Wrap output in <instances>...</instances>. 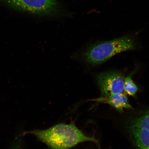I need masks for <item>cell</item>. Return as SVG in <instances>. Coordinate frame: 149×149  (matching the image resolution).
Here are the masks:
<instances>
[{
    "label": "cell",
    "instance_id": "cell-1",
    "mask_svg": "<svg viewBox=\"0 0 149 149\" xmlns=\"http://www.w3.org/2000/svg\"><path fill=\"white\" fill-rule=\"evenodd\" d=\"M31 134L46 144L50 149H70L80 143L92 141L99 146L98 141L87 136L74 123H60L45 130H36L24 132Z\"/></svg>",
    "mask_w": 149,
    "mask_h": 149
},
{
    "label": "cell",
    "instance_id": "cell-2",
    "mask_svg": "<svg viewBox=\"0 0 149 149\" xmlns=\"http://www.w3.org/2000/svg\"><path fill=\"white\" fill-rule=\"evenodd\" d=\"M135 48L134 39L126 36L93 45L81 55L78 56L87 64L97 65L105 62L117 54L134 49Z\"/></svg>",
    "mask_w": 149,
    "mask_h": 149
},
{
    "label": "cell",
    "instance_id": "cell-3",
    "mask_svg": "<svg viewBox=\"0 0 149 149\" xmlns=\"http://www.w3.org/2000/svg\"><path fill=\"white\" fill-rule=\"evenodd\" d=\"M124 78L118 72H105L97 75V81L102 95L107 96L123 93Z\"/></svg>",
    "mask_w": 149,
    "mask_h": 149
},
{
    "label": "cell",
    "instance_id": "cell-4",
    "mask_svg": "<svg viewBox=\"0 0 149 149\" xmlns=\"http://www.w3.org/2000/svg\"><path fill=\"white\" fill-rule=\"evenodd\" d=\"M15 8L36 14L45 15L55 10V0H5Z\"/></svg>",
    "mask_w": 149,
    "mask_h": 149
},
{
    "label": "cell",
    "instance_id": "cell-5",
    "mask_svg": "<svg viewBox=\"0 0 149 149\" xmlns=\"http://www.w3.org/2000/svg\"><path fill=\"white\" fill-rule=\"evenodd\" d=\"M131 130L139 149H149V113L136 119Z\"/></svg>",
    "mask_w": 149,
    "mask_h": 149
},
{
    "label": "cell",
    "instance_id": "cell-6",
    "mask_svg": "<svg viewBox=\"0 0 149 149\" xmlns=\"http://www.w3.org/2000/svg\"><path fill=\"white\" fill-rule=\"evenodd\" d=\"M89 100L109 104L120 112L123 111L124 109H133L128 102L127 97L123 93L103 96Z\"/></svg>",
    "mask_w": 149,
    "mask_h": 149
},
{
    "label": "cell",
    "instance_id": "cell-7",
    "mask_svg": "<svg viewBox=\"0 0 149 149\" xmlns=\"http://www.w3.org/2000/svg\"><path fill=\"white\" fill-rule=\"evenodd\" d=\"M132 74H130L124 78V90L129 95L135 96L138 91V87L132 79Z\"/></svg>",
    "mask_w": 149,
    "mask_h": 149
},
{
    "label": "cell",
    "instance_id": "cell-8",
    "mask_svg": "<svg viewBox=\"0 0 149 149\" xmlns=\"http://www.w3.org/2000/svg\"><path fill=\"white\" fill-rule=\"evenodd\" d=\"M22 139L16 137L11 146L10 149H23Z\"/></svg>",
    "mask_w": 149,
    "mask_h": 149
}]
</instances>
